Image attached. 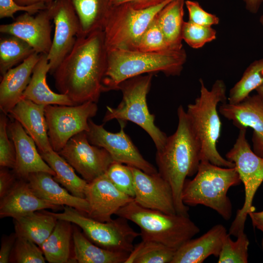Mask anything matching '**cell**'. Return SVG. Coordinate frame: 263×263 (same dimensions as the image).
Returning <instances> with one entry per match:
<instances>
[{"instance_id":"obj_38","label":"cell","mask_w":263,"mask_h":263,"mask_svg":"<svg viewBox=\"0 0 263 263\" xmlns=\"http://www.w3.org/2000/svg\"><path fill=\"white\" fill-rule=\"evenodd\" d=\"M156 17L142 35L136 50L146 52L174 50L170 48L167 42Z\"/></svg>"},{"instance_id":"obj_44","label":"cell","mask_w":263,"mask_h":263,"mask_svg":"<svg viewBox=\"0 0 263 263\" xmlns=\"http://www.w3.org/2000/svg\"><path fill=\"white\" fill-rule=\"evenodd\" d=\"M17 238L16 233L9 236H5L1 239L0 250V263H7L9 262L10 256L14 246Z\"/></svg>"},{"instance_id":"obj_15","label":"cell","mask_w":263,"mask_h":263,"mask_svg":"<svg viewBox=\"0 0 263 263\" xmlns=\"http://www.w3.org/2000/svg\"><path fill=\"white\" fill-rule=\"evenodd\" d=\"M52 20L50 3L36 16L25 12L10 23L0 25V32L18 37L39 54H48L52 44Z\"/></svg>"},{"instance_id":"obj_36","label":"cell","mask_w":263,"mask_h":263,"mask_svg":"<svg viewBox=\"0 0 263 263\" xmlns=\"http://www.w3.org/2000/svg\"><path fill=\"white\" fill-rule=\"evenodd\" d=\"M17 235V234H16ZM32 240L17 235L9 262L44 263L46 259L40 247Z\"/></svg>"},{"instance_id":"obj_26","label":"cell","mask_w":263,"mask_h":263,"mask_svg":"<svg viewBox=\"0 0 263 263\" xmlns=\"http://www.w3.org/2000/svg\"><path fill=\"white\" fill-rule=\"evenodd\" d=\"M13 218L17 235L32 240L39 247L51 234L57 221L45 209Z\"/></svg>"},{"instance_id":"obj_41","label":"cell","mask_w":263,"mask_h":263,"mask_svg":"<svg viewBox=\"0 0 263 263\" xmlns=\"http://www.w3.org/2000/svg\"><path fill=\"white\" fill-rule=\"evenodd\" d=\"M185 5L188 11L189 21L206 26L219 24V18L216 15L205 10L198 1L186 0Z\"/></svg>"},{"instance_id":"obj_6","label":"cell","mask_w":263,"mask_h":263,"mask_svg":"<svg viewBox=\"0 0 263 263\" xmlns=\"http://www.w3.org/2000/svg\"><path fill=\"white\" fill-rule=\"evenodd\" d=\"M115 215L137 225L142 240L159 242L175 250L200 232L189 216L145 208L134 201L121 207Z\"/></svg>"},{"instance_id":"obj_11","label":"cell","mask_w":263,"mask_h":263,"mask_svg":"<svg viewBox=\"0 0 263 263\" xmlns=\"http://www.w3.org/2000/svg\"><path fill=\"white\" fill-rule=\"evenodd\" d=\"M96 103L86 102L68 106L49 105L45 107L49 142L58 152L75 135L89 130V120L96 114Z\"/></svg>"},{"instance_id":"obj_12","label":"cell","mask_w":263,"mask_h":263,"mask_svg":"<svg viewBox=\"0 0 263 263\" xmlns=\"http://www.w3.org/2000/svg\"><path fill=\"white\" fill-rule=\"evenodd\" d=\"M120 130L116 133L107 131L104 124H95L89 120V130L86 132L89 142L103 148L111 155L115 162L135 167L148 173L158 172L157 169L146 160L125 133V122L118 121Z\"/></svg>"},{"instance_id":"obj_8","label":"cell","mask_w":263,"mask_h":263,"mask_svg":"<svg viewBox=\"0 0 263 263\" xmlns=\"http://www.w3.org/2000/svg\"><path fill=\"white\" fill-rule=\"evenodd\" d=\"M239 129V133L233 147L225 154L226 159L235 164L244 188V203L237 211L229 229L228 234L236 237L244 232L248 214L255 210L253 206L254 198L263 183V158L252 150L246 138L247 129Z\"/></svg>"},{"instance_id":"obj_30","label":"cell","mask_w":263,"mask_h":263,"mask_svg":"<svg viewBox=\"0 0 263 263\" xmlns=\"http://www.w3.org/2000/svg\"><path fill=\"white\" fill-rule=\"evenodd\" d=\"M186 0H171L158 13L156 19L170 48L183 49L182 31Z\"/></svg>"},{"instance_id":"obj_7","label":"cell","mask_w":263,"mask_h":263,"mask_svg":"<svg viewBox=\"0 0 263 263\" xmlns=\"http://www.w3.org/2000/svg\"><path fill=\"white\" fill-rule=\"evenodd\" d=\"M154 74L136 76L121 83L117 90L122 98L116 108L107 106L104 123L116 119L132 122L143 129L151 137L157 150L165 145L168 136L155 124V115L150 112L147 102Z\"/></svg>"},{"instance_id":"obj_31","label":"cell","mask_w":263,"mask_h":263,"mask_svg":"<svg viewBox=\"0 0 263 263\" xmlns=\"http://www.w3.org/2000/svg\"><path fill=\"white\" fill-rule=\"evenodd\" d=\"M43 160L55 171L54 179L72 195L85 198V191L88 182L79 177L75 169L53 149L40 153Z\"/></svg>"},{"instance_id":"obj_29","label":"cell","mask_w":263,"mask_h":263,"mask_svg":"<svg viewBox=\"0 0 263 263\" xmlns=\"http://www.w3.org/2000/svg\"><path fill=\"white\" fill-rule=\"evenodd\" d=\"M73 232L71 222L57 220L52 232L40 246L47 261L50 263H75L71 257Z\"/></svg>"},{"instance_id":"obj_39","label":"cell","mask_w":263,"mask_h":263,"mask_svg":"<svg viewBox=\"0 0 263 263\" xmlns=\"http://www.w3.org/2000/svg\"><path fill=\"white\" fill-rule=\"evenodd\" d=\"M105 174L119 190L134 198V179L130 166L114 161L110 165Z\"/></svg>"},{"instance_id":"obj_4","label":"cell","mask_w":263,"mask_h":263,"mask_svg":"<svg viewBox=\"0 0 263 263\" xmlns=\"http://www.w3.org/2000/svg\"><path fill=\"white\" fill-rule=\"evenodd\" d=\"M199 82L200 95L188 105L186 112L201 143V161L222 167H235L233 163L221 155L216 148L222 126L217 107L219 103L227 102L226 85L223 80L217 79L209 90L202 78Z\"/></svg>"},{"instance_id":"obj_35","label":"cell","mask_w":263,"mask_h":263,"mask_svg":"<svg viewBox=\"0 0 263 263\" xmlns=\"http://www.w3.org/2000/svg\"><path fill=\"white\" fill-rule=\"evenodd\" d=\"M228 234L218 257V263H246L248 262V239L244 232L233 241Z\"/></svg>"},{"instance_id":"obj_3","label":"cell","mask_w":263,"mask_h":263,"mask_svg":"<svg viewBox=\"0 0 263 263\" xmlns=\"http://www.w3.org/2000/svg\"><path fill=\"white\" fill-rule=\"evenodd\" d=\"M187 57L183 48L163 52L107 50V69L102 82L103 92L117 90L124 81L144 74L161 72L167 76L179 75Z\"/></svg>"},{"instance_id":"obj_23","label":"cell","mask_w":263,"mask_h":263,"mask_svg":"<svg viewBox=\"0 0 263 263\" xmlns=\"http://www.w3.org/2000/svg\"><path fill=\"white\" fill-rule=\"evenodd\" d=\"M40 54L34 53L18 65L9 70L3 76L0 83V109L8 114L22 98L28 86L33 70Z\"/></svg>"},{"instance_id":"obj_49","label":"cell","mask_w":263,"mask_h":263,"mask_svg":"<svg viewBox=\"0 0 263 263\" xmlns=\"http://www.w3.org/2000/svg\"><path fill=\"white\" fill-rule=\"evenodd\" d=\"M255 91L257 93V94L263 100V83L258 87Z\"/></svg>"},{"instance_id":"obj_40","label":"cell","mask_w":263,"mask_h":263,"mask_svg":"<svg viewBox=\"0 0 263 263\" xmlns=\"http://www.w3.org/2000/svg\"><path fill=\"white\" fill-rule=\"evenodd\" d=\"M8 124L6 114L2 113L0 116V166L14 169L16 154L14 143L10 140Z\"/></svg>"},{"instance_id":"obj_2","label":"cell","mask_w":263,"mask_h":263,"mask_svg":"<svg viewBox=\"0 0 263 263\" xmlns=\"http://www.w3.org/2000/svg\"><path fill=\"white\" fill-rule=\"evenodd\" d=\"M177 129L168 136L163 148L156 153L158 172L172 189L177 214L188 216V206L182 200L187 177L197 173L201 162V145L182 105L177 109Z\"/></svg>"},{"instance_id":"obj_21","label":"cell","mask_w":263,"mask_h":263,"mask_svg":"<svg viewBox=\"0 0 263 263\" xmlns=\"http://www.w3.org/2000/svg\"><path fill=\"white\" fill-rule=\"evenodd\" d=\"M63 207L38 197L27 181L18 179L12 188L0 199V218L25 214L46 209L57 210Z\"/></svg>"},{"instance_id":"obj_24","label":"cell","mask_w":263,"mask_h":263,"mask_svg":"<svg viewBox=\"0 0 263 263\" xmlns=\"http://www.w3.org/2000/svg\"><path fill=\"white\" fill-rule=\"evenodd\" d=\"M53 176L48 172H36L29 174L26 180L38 197L62 207H74L87 214L89 211L88 201L72 195L61 187Z\"/></svg>"},{"instance_id":"obj_16","label":"cell","mask_w":263,"mask_h":263,"mask_svg":"<svg viewBox=\"0 0 263 263\" xmlns=\"http://www.w3.org/2000/svg\"><path fill=\"white\" fill-rule=\"evenodd\" d=\"M131 168L134 179L133 199L136 204L167 214L177 213L171 187L158 172L148 173L135 167Z\"/></svg>"},{"instance_id":"obj_32","label":"cell","mask_w":263,"mask_h":263,"mask_svg":"<svg viewBox=\"0 0 263 263\" xmlns=\"http://www.w3.org/2000/svg\"><path fill=\"white\" fill-rule=\"evenodd\" d=\"M26 42L14 36L0 39V72L3 76L9 70L35 53Z\"/></svg>"},{"instance_id":"obj_48","label":"cell","mask_w":263,"mask_h":263,"mask_svg":"<svg viewBox=\"0 0 263 263\" xmlns=\"http://www.w3.org/2000/svg\"><path fill=\"white\" fill-rule=\"evenodd\" d=\"M19 5L28 6L37 3L47 4L56 0H15Z\"/></svg>"},{"instance_id":"obj_22","label":"cell","mask_w":263,"mask_h":263,"mask_svg":"<svg viewBox=\"0 0 263 263\" xmlns=\"http://www.w3.org/2000/svg\"><path fill=\"white\" fill-rule=\"evenodd\" d=\"M45 107V105L21 98L8 113L34 140L40 153L53 149L48 135Z\"/></svg>"},{"instance_id":"obj_33","label":"cell","mask_w":263,"mask_h":263,"mask_svg":"<svg viewBox=\"0 0 263 263\" xmlns=\"http://www.w3.org/2000/svg\"><path fill=\"white\" fill-rule=\"evenodd\" d=\"M175 251L160 243L142 240L134 246L125 263H171Z\"/></svg>"},{"instance_id":"obj_19","label":"cell","mask_w":263,"mask_h":263,"mask_svg":"<svg viewBox=\"0 0 263 263\" xmlns=\"http://www.w3.org/2000/svg\"><path fill=\"white\" fill-rule=\"evenodd\" d=\"M7 129L16 154V166L12 170L18 178L26 180L29 174L40 171L55 175L38 150L34 140L18 121L14 120L8 123Z\"/></svg>"},{"instance_id":"obj_13","label":"cell","mask_w":263,"mask_h":263,"mask_svg":"<svg viewBox=\"0 0 263 263\" xmlns=\"http://www.w3.org/2000/svg\"><path fill=\"white\" fill-rule=\"evenodd\" d=\"M58 153L88 183L105 174L114 162L105 149L89 142L86 132L72 137Z\"/></svg>"},{"instance_id":"obj_14","label":"cell","mask_w":263,"mask_h":263,"mask_svg":"<svg viewBox=\"0 0 263 263\" xmlns=\"http://www.w3.org/2000/svg\"><path fill=\"white\" fill-rule=\"evenodd\" d=\"M50 4L55 31L47 58L49 73L53 74L73 48L80 29L77 15L69 0H56Z\"/></svg>"},{"instance_id":"obj_1","label":"cell","mask_w":263,"mask_h":263,"mask_svg":"<svg viewBox=\"0 0 263 263\" xmlns=\"http://www.w3.org/2000/svg\"><path fill=\"white\" fill-rule=\"evenodd\" d=\"M107 65V48L103 30L79 36L53 73L58 92L75 105L97 103L103 92Z\"/></svg>"},{"instance_id":"obj_20","label":"cell","mask_w":263,"mask_h":263,"mask_svg":"<svg viewBox=\"0 0 263 263\" xmlns=\"http://www.w3.org/2000/svg\"><path fill=\"white\" fill-rule=\"evenodd\" d=\"M228 234L223 225H215L200 237L183 244L176 250L171 263H202L211 255L218 258Z\"/></svg>"},{"instance_id":"obj_45","label":"cell","mask_w":263,"mask_h":263,"mask_svg":"<svg viewBox=\"0 0 263 263\" xmlns=\"http://www.w3.org/2000/svg\"><path fill=\"white\" fill-rule=\"evenodd\" d=\"M167 0H113V5L128 3L136 9H145L156 6Z\"/></svg>"},{"instance_id":"obj_46","label":"cell","mask_w":263,"mask_h":263,"mask_svg":"<svg viewBox=\"0 0 263 263\" xmlns=\"http://www.w3.org/2000/svg\"><path fill=\"white\" fill-rule=\"evenodd\" d=\"M253 226L260 230L263 233L261 246L263 250V210L261 211H253L248 214Z\"/></svg>"},{"instance_id":"obj_42","label":"cell","mask_w":263,"mask_h":263,"mask_svg":"<svg viewBox=\"0 0 263 263\" xmlns=\"http://www.w3.org/2000/svg\"><path fill=\"white\" fill-rule=\"evenodd\" d=\"M47 4L37 3L28 6H21L15 0H0V18H14V14L19 11L27 12L31 15L37 14L46 8Z\"/></svg>"},{"instance_id":"obj_50","label":"cell","mask_w":263,"mask_h":263,"mask_svg":"<svg viewBox=\"0 0 263 263\" xmlns=\"http://www.w3.org/2000/svg\"><path fill=\"white\" fill-rule=\"evenodd\" d=\"M259 21L261 25L263 26V14L260 17Z\"/></svg>"},{"instance_id":"obj_43","label":"cell","mask_w":263,"mask_h":263,"mask_svg":"<svg viewBox=\"0 0 263 263\" xmlns=\"http://www.w3.org/2000/svg\"><path fill=\"white\" fill-rule=\"evenodd\" d=\"M9 168L0 167V198L1 199L12 188L18 178L14 171Z\"/></svg>"},{"instance_id":"obj_10","label":"cell","mask_w":263,"mask_h":263,"mask_svg":"<svg viewBox=\"0 0 263 263\" xmlns=\"http://www.w3.org/2000/svg\"><path fill=\"white\" fill-rule=\"evenodd\" d=\"M63 210L60 213L48 211L57 220H66L78 225L90 240L106 249L130 253L134 248V240L140 236L124 218L118 216L103 222L72 207L64 206Z\"/></svg>"},{"instance_id":"obj_28","label":"cell","mask_w":263,"mask_h":263,"mask_svg":"<svg viewBox=\"0 0 263 263\" xmlns=\"http://www.w3.org/2000/svg\"><path fill=\"white\" fill-rule=\"evenodd\" d=\"M74 259L79 263H125L130 253L102 248L93 243L77 227H73Z\"/></svg>"},{"instance_id":"obj_37","label":"cell","mask_w":263,"mask_h":263,"mask_svg":"<svg viewBox=\"0 0 263 263\" xmlns=\"http://www.w3.org/2000/svg\"><path fill=\"white\" fill-rule=\"evenodd\" d=\"M183 40L194 49H199L216 38V31L211 26L200 25L189 20L184 21L182 27Z\"/></svg>"},{"instance_id":"obj_27","label":"cell","mask_w":263,"mask_h":263,"mask_svg":"<svg viewBox=\"0 0 263 263\" xmlns=\"http://www.w3.org/2000/svg\"><path fill=\"white\" fill-rule=\"evenodd\" d=\"M72 4L80 25L79 36H86L103 30L113 6V0H69Z\"/></svg>"},{"instance_id":"obj_25","label":"cell","mask_w":263,"mask_h":263,"mask_svg":"<svg viewBox=\"0 0 263 263\" xmlns=\"http://www.w3.org/2000/svg\"><path fill=\"white\" fill-rule=\"evenodd\" d=\"M49 72L50 66L47 55L40 54L22 98L29 99L35 103L45 106L75 105V103L66 95L57 94L51 90L46 81L47 74Z\"/></svg>"},{"instance_id":"obj_5","label":"cell","mask_w":263,"mask_h":263,"mask_svg":"<svg viewBox=\"0 0 263 263\" xmlns=\"http://www.w3.org/2000/svg\"><path fill=\"white\" fill-rule=\"evenodd\" d=\"M241 183L235 167H222L202 161L193 179L186 180L182 200L187 206L202 205L209 207L228 220L232 216V207L227 193L231 187Z\"/></svg>"},{"instance_id":"obj_34","label":"cell","mask_w":263,"mask_h":263,"mask_svg":"<svg viewBox=\"0 0 263 263\" xmlns=\"http://www.w3.org/2000/svg\"><path fill=\"white\" fill-rule=\"evenodd\" d=\"M263 83V58L256 60L246 68L241 79L230 90L228 103H240Z\"/></svg>"},{"instance_id":"obj_9","label":"cell","mask_w":263,"mask_h":263,"mask_svg":"<svg viewBox=\"0 0 263 263\" xmlns=\"http://www.w3.org/2000/svg\"><path fill=\"white\" fill-rule=\"evenodd\" d=\"M170 0L145 9H135L128 3L113 5L103 29L107 50H136L146 30Z\"/></svg>"},{"instance_id":"obj_47","label":"cell","mask_w":263,"mask_h":263,"mask_svg":"<svg viewBox=\"0 0 263 263\" xmlns=\"http://www.w3.org/2000/svg\"><path fill=\"white\" fill-rule=\"evenodd\" d=\"M246 9L250 13H257L263 3V0H243Z\"/></svg>"},{"instance_id":"obj_18","label":"cell","mask_w":263,"mask_h":263,"mask_svg":"<svg viewBox=\"0 0 263 263\" xmlns=\"http://www.w3.org/2000/svg\"><path fill=\"white\" fill-rule=\"evenodd\" d=\"M219 112L240 129H253V150L263 158V100L257 94L249 95L236 104H221Z\"/></svg>"},{"instance_id":"obj_17","label":"cell","mask_w":263,"mask_h":263,"mask_svg":"<svg viewBox=\"0 0 263 263\" xmlns=\"http://www.w3.org/2000/svg\"><path fill=\"white\" fill-rule=\"evenodd\" d=\"M85 199L89 205V217L100 222L111 221L112 216L134 199L119 190L105 174L88 183Z\"/></svg>"}]
</instances>
